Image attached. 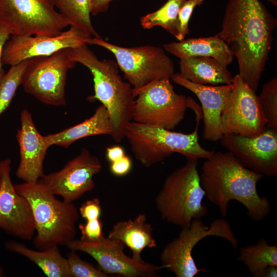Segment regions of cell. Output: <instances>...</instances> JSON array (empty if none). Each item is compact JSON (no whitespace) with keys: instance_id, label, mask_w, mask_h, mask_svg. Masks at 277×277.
Listing matches in <instances>:
<instances>
[{"instance_id":"1","label":"cell","mask_w":277,"mask_h":277,"mask_svg":"<svg viewBox=\"0 0 277 277\" xmlns=\"http://www.w3.org/2000/svg\"><path fill=\"white\" fill-rule=\"evenodd\" d=\"M276 19L260 0H228L216 35L237 60L238 74L255 92L268 59Z\"/></svg>"},{"instance_id":"2","label":"cell","mask_w":277,"mask_h":277,"mask_svg":"<svg viewBox=\"0 0 277 277\" xmlns=\"http://www.w3.org/2000/svg\"><path fill=\"white\" fill-rule=\"evenodd\" d=\"M263 176L245 167L229 152H213L203 163L200 180L205 196L219 208L223 217L227 215L229 202L234 200L245 206L251 220L259 222L271 210L268 199L256 190Z\"/></svg>"},{"instance_id":"3","label":"cell","mask_w":277,"mask_h":277,"mask_svg":"<svg viewBox=\"0 0 277 277\" xmlns=\"http://www.w3.org/2000/svg\"><path fill=\"white\" fill-rule=\"evenodd\" d=\"M71 58L86 66L94 82V94L89 101H100L108 111L112 132L110 135L116 142L125 138L127 124L132 121L134 97L133 88L121 77L117 62L113 60L100 61L87 44L70 48Z\"/></svg>"},{"instance_id":"4","label":"cell","mask_w":277,"mask_h":277,"mask_svg":"<svg viewBox=\"0 0 277 277\" xmlns=\"http://www.w3.org/2000/svg\"><path fill=\"white\" fill-rule=\"evenodd\" d=\"M14 187L31 206L36 229L33 242L36 249L66 246L74 240L80 213L73 203L59 200L38 182H24Z\"/></svg>"},{"instance_id":"5","label":"cell","mask_w":277,"mask_h":277,"mask_svg":"<svg viewBox=\"0 0 277 277\" xmlns=\"http://www.w3.org/2000/svg\"><path fill=\"white\" fill-rule=\"evenodd\" d=\"M187 160L185 165L167 176L155 200L162 219L182 228L208 212L202 203L205 193L200 183L197 160Z\"/></svg>"},{"instance_id":"6","label":"cell","mask_w":277,"mask_h":277,"mask_svg":"<svg viewBox=\"0 0 277 277\" xmlns=\"http://www.w3.org/2000/svg\"><path fill=\"white\" fill-rule=\"evenodd\" d=\"M197 122L194 131L188 134L146 126L131 121L126 127V138L136 159L148 168L163 161L173 153L186 159H206L214 151L204 149L199 143Z\"/></svg>"},{"instance_id":"7","label":"cell","mask_w":277,"mask_h":277,"mask_svg":"<svg viewBox=\"0 0 277 277\" xmlns=\"http://www.w3.org/2000/svg\"><path fill=\"white\" fill-rule=\"evenodd\" d=\"M132 121L138 124L172 130L184 119L187 108L203 118L201 107L190 97L176 93L169 78L154 81L134 93Z\"/></svg>"},{"instance_id":"8","label":"cell","mask_w":277,"mask_h":277,"mask_svg":"<svg viewBox=\"0 0 277 277\" xmlns=\"http://www.w3.org/2000/svg\"><path fill=\"white\" fill-rule=\"evenodd\" d=\"M88 44L104 47L114 54L125 78L133 88V94L154 81L171 79L175 73L172 60L160 47L126 48L107 42L101 37H92Z\"/></svg>"},{"instance_id":"9","label":"cell","mask_w":277,"mask_h":277,"mask_svg":"<svg viewBox=\"0 0 277 277\" xmlns=\"http://www.w3.org/2000/svg\"><path fill=\"white\" fill-rule=\"evenodd\" d=\"M208 236L221 237L234 248L238 247V240L224 217L214 220L209 226L201 219H193L189 227L182 228L177 237L165 246L160 254L162 265L176 277H194L200 272L207 271L197 268L192 252L197 243Z\"/></svg>"},{"instance_id":"10","label":"cell","mask_w":277,"mask_h":277,"mask_svg":"<svg viewBox=\"0 0 277 277\" xmlns=\"http://www.w3.org/2000/svg\"><path fill=\"white\" fill-rule=\"evenodd\" d=\"M70 48L31 58L23 78L24 91L46 105L65 106L67 73L76 63L71 58Z\"/></svg>"},{"instance_id":"11","label":"cell","mask_w":277,"mask_h":277,"mask_svg":"<svg viewBox=\"0 0 277 277\" xmlns=\"http://www.w3.org/2000/svg\"><path fill=\"white\" fill-rule=\"evenodd\" d=\"M0 21L19 35H56L69 26L52 0H0Z\"/></svg>"},{"instance_id":"12","label":"cell","mask_w":277,"mask_h":277,"mask_svg":"<svg viewBox=\"0 0 277 277\" xmlns=\"http://www.w3.org/2000/svg\"><path fill=\"white\" fill-rule=\"evenodd\" d=\"M233 88L221 116L222 131L246 136L261 134L266 129L258 96L238 74L232 78Z\"/></svg>"},{"instance_id":"13","label":"cell","mask_w":277,"mask_h":277,"mask_svg":"<svg viewBox=\"0 0 277 277\" xmlns=\"http://www.w3.org/2000/svg\"><path fill=\"white\" fill-rule=\"evenodd\" d=\"M71 250L85 252L97 262L104 273L125 277H156L164 269L147 262L139 263L124 252L126 246L121 241L104 236L95 241L73 240L67 245Z\"/></svg>"},{"instance_id":"14","label":"cell","mask_w":277,"mask_h":277,"mask_svg":"<svg viewBox=\"0 0 277 277\" xmlns=\"http://www.w3.org/2000/svg\"><path fill=\"white\" fill-rule=\"evenodd\" d=\"M102 169L98 158L84 148L61 169L44 174L37 182L52 194L73 203L94 188L93 176Z\"/></svg>"},{"instance_id":"15","label":"cell","mask_w":277,"mask_h":277,"mask_svg":"<svg viewBox=\"0 0 277 277\" xmlns=\"http://www.w3.org/2000/svg\"><path fill=\"white\" fill-rule=\"evenodd\" d=\"M91 37L73 26L53 36L13 34L3 48L2 63L11 66L28 58L49 56L62 49L88 44Z\"/></svg>"},{"instance_id":"16","label":"cell","mask_w":277,"mask_h":277,"mask_svg":"<svg viewBox=\"0 0 277 277\" xmlns=\"http://www.w3.org/2000/svg\"><path fill=\"white\" fill-rule=\"evenodd\" d=\"M220 140L246 168L264 176H276L277 130L267 128L252 137L224 134Z\"/></svg>"},{"instance_id":"17","label":"cell","mask_w":277,"mask_h":277,"mask_svg":"<svg viewBox=\"0 0 277 277\" xmlns=\"http://www.w3.org/2000/svg\"><path fill=\"white\" fill-rule=\"evenodd\" d=\"M11 164L9 159L0 162V228L13 236L31 240L36 232L32 209L28 201L15 189L10 177Z\"/></svg>"},{"instance_id":"18","label":"cell","mask_w":277,"mask_h":277,"mask_svg":"<svg viewBox=\"0 0 277 277\" xmlns=\"http://www.w3.org/2000/svg\"><path fill=\"white\" fill-rule=\"evenodd\" d=\"M20 118L21 128L15 135L20 154L16 175L24 182H37L44 174V161L50 146L36 129L28 110L23 109Z\"/></svg>"},{"instance_id":"19","label":"cell","mask_w":277,"mask_h":277,"mask_svg":"<svg viewBox=\"0 0 277 277\" xmlns=\"http://www.w3.org/2000/svg\"><path fill=\"white\" fill-rule=\"evenodd\" d=\"M171 79L192 92L200 100L204 122V139L212 142L220 140L223 135L221 113L232 91V84L222 86L201 85L182 77L179 73H175Z\"/></svg>"},{"instance_id":"20","label":"cell","mask_w":277,"mask_h":277,"mask_svg":"<svg viewBox=\"0 0 277 277\" xmlns=\"http://www.w3.org/2000/svg\"><path fill=\"white\" fill-rule=\"evenodd\" d=\"M153 228L147 223L144 213L138 214L133 219L119 221L113 225L108 237L121 241L132 252V258L139 263L145 261L141 253L146 248L156 247L152 235Z\"/></svg>"},{"instance_id":"21","label":"cell","mask_w":277,"mask_h":277,"mask_svg":"<svg viewBox=\"0 0 277 277\" xmlns=\"http://www.w3.org/2000/svg\"><path fill=\"white\" fill-rule=\"evenodd\" d=\"M163 47L180 60L197 56L210 57L226 66L232 63L234 57L226 43L216 34L173 42L164 44Z\"/></svg>"},{"instance_id":"22","label":"cell","mask_w":277,"mask_h":277,"mask_svg":"<svg viewBox=\"0 0 277 277\" xmlns=\"http://www.w3.org/2000/svg\"><path fill=\"white\" fill-rule=\"evenodd\" d=\"M112 132L108 111L101 105L90 117L58 132L45 135V138L50 147L56 145L66 149L80 139L92 135H111Z\"/></svg>"},{"instance_id":"23","label":"cell","mask_w":277,"mask_h":277,"mask_svg":"<svg viewBox=\"0 0 277 277\" xmlns=\"http://www.w3.org/2000/svg\"><path fill=\"white\" fill-rule=\"evenodd\" d=\"M180 75L195 84L229 85L232 78L227 66L210 57H192L180 60L179 62Z\"/></svg>"},{"instance_id":"24","label":"cell","mask_w":277,"mask_h":277,"mask_svg":"<svg viewBox=\"0 0 277 277\" xmlns=\"http://www.w3.org/2000/svg\"><path fill=\"white\" fill-rule=\"evenodd\" d=\"M5 247L33 262L48 277H71L67 258L62 255L58 246L34 250L23 244L9 241L6 242Z\"/></svg>"},{"instance_id":"25","label":"cell","mask_w":277,"mask_h":277,"mask_svg":"<svg viewBox=\"0 0 277 277\" xmlns=\"http://www.w3.org/2000/svg\"><path fill=\"white\" fill-rule=\"evenodd\" d=\"M238 260L245 264L254 276L261 277L267 266H277L276 244L270 245L265 240L260 239L255 245L241 247Z\"/></svg>"},{"instance_id":"26","label":"cell","mask_w":277,"mask_h":277,"mask_svg":"<svg viewBox=\"0 0 277 277\" xmlns=\"http://www.w3.org/2000/svg\"><path fill=\"white\" fill-rule=\"evenodd\" d=\"M55 8L68 22L90 36L100 37L90 18V0H52Z\"/></svg>"},{"instance_id":"27","label":"cell","mask_w":277,"mask_h":277,"mask_svg":"<svg viewBox=\"0 0 277 277\" xmlns=\"http://www.w3.org/2000/svg\"><path fill=\"white\" fill-rule=\"evenodd\" d=\"M185 1L168 0L156 11L141 17L143 28L149 29L159 26L176 37L179 13Z\"/></svg>"},{"instance_id":"28","label":"cell","mask_w":277,"mask_h":277,"mask_svg":"<svg viewBox=\"0 0 277 277\" xmlns=\"http://www.w3.org/2000/svg\"><path fill=\"white\" fill-rule=\"evenodd\" d=\"M30 60L28 58L11 66L0 79V116L8 108L17 89L22 85Z\"/></svg>"},{"instance_id":"29","label":"cell","mask_w":277,"mask_h":277,"mask_svg":"<svg viewBox=\"0 0 277 277\" xmlns=\"http://www.w3.org/2000/svg\"><path fill=\"white\" fill-rule=\"evenodd\" d=\"M268 129L277 130V78L273 77L263 86L258 96Z\"/></svg>"},{"instance_id":"30","label":"cell","mask_w":277,"mask_h":277,"mask_svg":"<svg viewBox=\"0 0 277 277\" xmlns=\"http://www.w3.org/2000/svg\"><path fill=\"white\" fill-rule=\"evenodd\" d=\"M75 252L71 250L66 258L71 277L110 276L99 268L97 269L92 264L82 260Z\"/></svg>"},{"instance_id":"31","label":"cell","mask_w":277,"mask_h":277,"mask_svg":"<svg viewBox=\"0 0 277 277\" xmlns=\"http://www.w3.org/2000/svg\"><path fill=\"white\" fill-rule=\"evenodd\" d=\"M204 0H186L181 7L177 18L176 38L179 41L185 39L189 34V22L195 7L201 5Z\"/></svg>"},{"instance_id":"32","label":"cell","mask_w":277,"mask_h":277,"mask_svg":"<svg viewBox=\"0 0 277 277\" xmlns=\"http://www.w3.org/2000/svg\"><path fill=\"white\" fill-rule=\"evenodd\" d=\"M78 228L82 236L81 240L92 242L100 240L104 235L103 232V222L100 219L86 221L85 224H80Z\"/></svg>"},{"instance_id":"33","label":"cell","mask_w":277,"mask_h":277,"mask_svg":"<svg viewBox=\"0 0 277 277\" xmlns=\"http://www.w3.org/2000/svg\"><path fill=\"white\" fill-rule=\"evenodd\" d=\"M80 215L86 221L100 219L101 214L100 200L98 197L88 200L78 209Z\"/></svg>"},{"instance_id":"34","label":"cell","mask_w":277,"mask_h":277,"mask_svg":"<svg viewBox=\"0 0 277 277\" xmlns=\"http://www.w3.org/2000/svg\"><path fill=\"white\" fill-rule=\"evenodd\" d=\"M131 166V159L128 156L124 155L121 159L111 163L110 169L114 175L122 176L129 172Z\"/></svg>"},{"instance_id":"35","label":"cell","mask_w":277,"mask_h":277,"mask_svg":"<svg viewBox=\"0 0 277 277\" xmlns=\"http://www.w3.org/2000/svg\"><path fill=\"white\" fill-rule=\"evenodd\" d=\"M13 34H14L13 31L8 26L0 21V79L6 73L2 63L3 49L6 43L10 39V36Z\"/></svg>"},{"instance_id":"36","label":"cell","mask_w":277,"mask_h":277,"mask_svg":"<svg viewBox=\"0 0 277 277\" xmlns=\"http://www.w3.org/2000/svg\"><path fill=\"white\" fill-rule=\"evenodd\" d=\"M115 0H90V13L93 15L107 11L109 3Z\"/></svg>"},{"instance_id":"37","label":"cell","mask_w":277,"mask_h":277,"mask_svg":"<svg viewBox=\"0 0 277 277\" xmlns=\"http://www.w3.org/2000/svg\"><path fill=\"white\" fill-rule=\"evenodd\" d=\"M124 155V150L120 146L108 147L106 149L107 158L111 163L121 159Z\"/></svg>"},{"instance_id":"38","label":"cell","mask_w":277,"mask_h":277,"mask_svg":"<svg viewBox=\"0 0 277 277\" xmlns=\"http://www.w3.org/2000/svg\"><path fill=\"white\" fill-rule=\"evenodd\" d=\"M277 276V266H268L263 271L261 277H276Z\"/></svg>"},{"instance_id":"39","label":"cell","mask_w":277,"mask_h":277,"mask_svg":"<svg viewBox=\"0 0 277 277\" xmlns=\"http://www.w3.org/2000/svg\"><path fill=\"white\" fill-rule=\"evenodd\" d=\"M4 270L1 266H0V277L4 276Z\"/></svg>"},{"instance_id":"40","label":"cell","mask_w":277,"mask_h":277,"mask_svg":"<svg viewBox=\"0 0 277 277\" xmlns=\"http://www.w3.org/2000/svg\"><path fill=\"white\" fill-rule=\"evenodd\" d=\"M2 180V168L0 165V187L1 185Z\"/></svg>"}]
</instances>
